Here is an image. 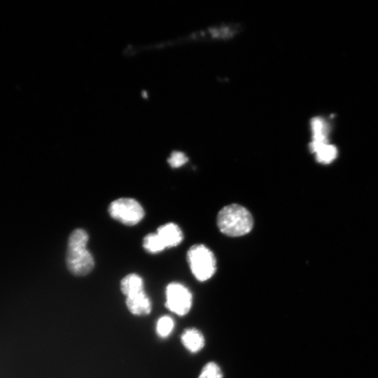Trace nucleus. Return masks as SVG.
<instances>
[{
	"mask_svg": "<svg viewBox=\"0 0 378 378\" xmlns=\"http://www.w3.org/2000/svg\"><path fill=\"white\" fill-rule=\"evenodd\" d=\"M89 240L87 232L81 229L74 230L69 237L66 262L74 276H86L94 269V260L87 248Z\"/></svg>",
	"mask_w": 378,
	"mask_h": 378,
	"instance_id": "1",
	"label": "nucleus"
},
{
	"mask_svg": "<svg viewBox=\"0 0 378 378\" xmlns=\"http://www.w3.org/2000/svg\"><path fill=\"white\" fill-rule=\"evenodd\" d=\"M218 226L220 231L231 237L248 234L254 226V220L244 207L232 204L224 207L218 216Z\"/></svg>",
	"mask_w": 378,
	"mask_h": 378,
	"instance_id": "2",
	"label": "nucleus"
},
{
	"mask_svg": "<svg viewBox=\"0 0 378 378\" xmlns=\"http://www.w3.org/2000/svg\"><path fill=\"white\" fill-rule=\"evenodd\" d=\"M192 274L200 282L211 279L217 271V261L213 251L203 244L192 246L187 253Z\"/></svg>",
	"mask_w": 378,
	"mask_h": 378,
	"instance_id": "3",
	"label": "nucleus"
},
{
	"mask_svg": "<svg viewBox=\"0 0 378 378\" xmlns=\"http://www.w3.org/2000/svg\"><path fill=\"white\" fill-rule=\"evenodd\" d=\"M109 213L114 220L127 226L139 224L145 214L140 203L130 198H122L113 201L109 207Z\"/></svg>",
	"mask_w": 378,
	"mask_h": 378,
	"instance_id": "4",
	"label": "nucleus"
},
{
	"mask_svg": "<svg viewBox=\"0 0 378 378\" xmlns=\"http://www.w3.org/2000/svg\"><path fill=\"white\" fill-rule=\"evenodd\" d=\"M165 308L179 317L187 315L193 306L191 291L180 282H171L165 288Z\"/></svg>",
	"mask_w": 378,
	"mask_h": 378,
	"instance_id": "5",
	"label": "nucleus"
},
{
	"mask_svg": "<svg viewBox=\"0 0 378 378\" xmlns=\"http://www.w3.org/2000/svg\"><path fill=\"white\" fill-rule=\"evenodd\" d=\"M240 29L238 25H217L194 34L191 39L198 41L227 40L238 34Z\"/></svg>",
	"mask_w": 378,
	"mask_h": 378,
	"instance_id": "6",
	"label": "nucleus"
},
{
	"mask_svg": "<svg viewBox=\"0 0 378 378\" xmlns=\"http://www.w3.org/2000/svg\"><path fill=\"white\" fill-rule=\"evenodd\" d=\"M125 306L132 315L137 317H147L153 311L152 302L145 291L126 297Z\"/></svg>",
	"mask_w": 378,
	"mask_h": 378,
	"instance_id": "7",
	"label": "nucleus"
},
{
	"mask_svg": "<svg viewBox=\"0 0 378 378\" xmlns=\"http://www.w3.org/2000/svg\"><path fill=\"white\" fill-rule=\"evenodd\" d=\"M181 343L190 353H200L205 346V338L200 330L190 327L186 328L181 335Z\"/></svg>",
	"mask_w": 378,
	"mask_h": 378,
	"instance_id": "8",
	"label": "nucleus"
},
{
	"mask_svg": "<svg viewBox=\"0 0 378 378\" xmlns=\"http://www.w3.org/2000/svg\"><path fill=\"white\" fill-rule=\"evenodd\" d=\"M166 249L178 246L183 240V233L176 224L168 223L160 227L157 232Z\"/></svg>",
	"mask_w": 378,
	"mask_h": 378,
	"instance_id": "9",
	"label": "nucleus"
},
{
	"mask_svg": "<svg viewBox=\"0 0 378 378\" xmlns=\"http://www.w3.org/2000/svg\"><path fill=\"white\" fill-rule=\"evenodd\" d=\"M120 288L125 298L136 295L145 291L144 280L136 273L127 275L121 280Z\"/></svg>",
	"mask_w": 378,
	"mask_h": 378,
	"instance_id": "10",
	"label": "nucleus"
},
{
	"mask_svg": "<svg viewBox=\"0 0 378 378\" xmlns=\"http://www.w3.org/2000/svg\"><path fill=\"white\" fill-rule=\"evenodd\" d=\"M311 151L315 154L318 162L329 164L332 162L338 156V149L334 145L328 143L310 144Z\"/></svg>",
	"mask_w": 378,
	"mask_h": 378,
	"instance_id": "11",
	"label": "nucleus"
},
{
	"mask_svg": "<svg viewBox=\"0 0 378 378\" xmlns=\"http://www.w3.org/2000/svg\"><path fill=\"white\" fill-rule=\"evenodd\" d=\"M312 142L315 143H328V125L322 117H314L311 122Z\"/></svg>",
	"mask_w": 378,
	"mask_h": 378,
	"instance_id": "12",
	"label": "nucleus"
},
{
	"mask_svg": "<svg viewBox=\"0 0 378 378\" xmlns=\"http://www.w3.org/2000/svg\"><path fill=\"white\" fill-rule=\"evenodd\" d=\"M176 322L170 315H162L160 317L156 323V333L158 337L161 339H166L170 337L174 331Z\"/></svg>",
	"mask_w": 378,
	"mask_h": 378,
	"instance_id": "13",
	"label": "nucleus"
},
{
	"mask_svg": "<svg viewBox=\"0 0 378 378\" xmlns=\"http://www.w3.org/2000/svg\"><path fill=\"white\" fill-rule=\"evenodd\" d=\"M143 246L151 254L160 253L166 249L164 243L157 233H149L144 238Z\"/></svg>",
	"mask_w": 378,
	"mask_h": 378,
	"instance_id": "14",
	"label": "nucleus"
},
{
	"mask_svg": "<svg viewBox=\"0 0 378 378\" xmlns=\"http://www.w3.org/2000/svg\"><path fill=\"white\" fill-rule=\"evenodd\" d=\"M224 373L220 366L215 361L207 363L201 369L198 378H223Z\"/></svg>",
	"mask_w": 378,
	"mask_h": 378,
	"instance_id": "15",
	"label": "nucleus"
},
{
	"mask_svg": "<svg viewBox=\"0 0 378 378\" xmlns=\"http://www.w3.org/2000/svg\"><path fill=\"white\" fill-rule=\"evenodd\" d=\"M167 161L172 167L178 168L188 161V157L182 151H174Z\"/></svg>",
	"mask_w": 378,
	"mask_h": 378,
	"instance_id": "16",
	"label": "nucleus"
}]
</instances>
